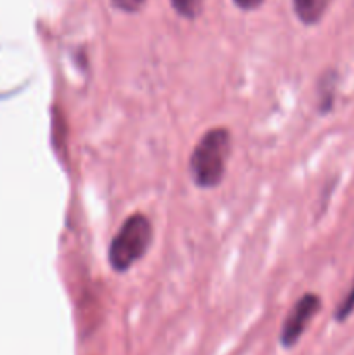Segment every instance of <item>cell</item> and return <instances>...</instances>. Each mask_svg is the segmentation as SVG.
<instances>
[{"instance_id": "cell-1", "label": "cell", "mask_w": 354, "mask_h": 355, "mask_svg": "<svg viewBox=\"0 0 354 355\" xmlns=\"http://www.w3.org/2000/svg\"><path fill=\"white\" fill-rule=\"evenodd\" d=\"M231 132L214 127L205 132L189 156V177L200 189H214L222 182L231 158Z\"/></svg>"}, {"instance_id": "cell-2", "label": "cell", "mask_w": 354, "mask_h": 355, "mask_svg": "<svg viewBox=\"0 0 354 355\" xmlns=\"http://www.w3.org/2000/svg\"><path fill=\"white\" fill-rule=\"evenodd\" d=\"M153 243V224L144 214H132L113 236L108 262L115 272H127L148 253Z\"/></svg>"}, {"instance_id": "cell-3", "label": "cell", "mask_w": 354, "mask_h": 355, "mask_svg": "<svg viewBox=\"0 0 354 355\" xmlns=\"http://www.w3.org/2000/svg\"><path fill=\"white\" fill-rule=\"evenodd\" d=\"M321 298L316 293H305L288 311L280 331V343L283 349H294L309 328L312 319L321 311Z\"/></svg>"}, {"instance_id": "cell-4", "label": "cell", "mask_w": 354, "mask_h": 355, "mask_svg": "<svg viewBox=\"0 0 354 355\" xmlns=\"http://www.w3.org/2000/svg\"><path fill=\"white\" fill-rule=\"evenodd\" d=\"M332 0H294V10L298 21L307 26L321 21Z\"/></svg>"}, {"instance_id": "cell-5", "label": "cell", "mask_w": 354, "mask_h": 355, "mask_svg": "<svg viewBox=\"0 0 354 355\" xmlns=\"http://www.w3.org/2000/svg\"><path fill=\"white\" fill-rule=\"evenodd\" d=\"M335 82H337L335 71H326L325 75L321 76V80H319L318 110L321 114H326L332 111L333 103H335Z\"/></svg>"}, {"instance_id": "cell-6", "label": "cell", "mask_w": 354, "mask_h": 355, "mask_svg": "<svg viewBox=\"0 0 354 355\" xmlns=\"http://www.w3.org/2000/svg\"><path fill=\"white\" fill-rule=\"evenodd\" d=\"M170 2L179 16L186 17V19H194L196 16H200L205 0H170Z\"/></svg>"}, {"instance_id": "cell-7", "label": "cell", "mask_w": 354, "mask_h": 355, "mask_svg": "<svg viewBox=\"0 0 354 355\" xmlns=\"http://www.w3.org/2000/svg\"><path fill=\"white\" fill-rule=\"evenodd\" d=\"M353 312H354V283L353 286H351L349 293H347L346 297H344V300L339 304L333 318H335L337 322H346L347 319L351 318Z\"/></svg>"}, {"instance_id": "cell-8", "label": "cell", "mask_w": 354, "mask_h": 355, "mask_svg": "<svg viewBox=\"0 0 354 355\" xmlns=\"http://www.w3.org/2000/svg\"><path fill=\"white\" fill-rule=\"evenodd\" d=\"M111 2L117 9L124 10V12H137L144 6L146 0H111Z\"/></svg>"}, {"instance_id": "cell-9", "label": "cell", "mask_w": 354, "mask_h": 355, "mask_svg": "<svg viewBox=\"0 0 354 355\" xmlns=\"http://www.w3.org/2000/svg\"><path fill=\"white\" fill-rule=\"evenodd\" d=\"M264 0H235L236 6L239 7V9L243 10H253L257 9V7L262 6Z\"/></svg>"}]
</instances>
